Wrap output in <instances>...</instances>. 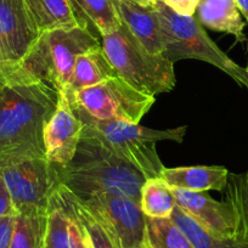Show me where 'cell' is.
Returning a JSON list of instances; mask_svg holds the SVG:
<instances>
[{
    "label": "cell",
    "mask_w": 248,
    "mask_h": 248,
    "mask_svg": "<svg viewBox=\"0 0 248 248\" xmlns=\"http://www.w3.org/2000/svg\"><path fill=\"white\" fill-rule=\"evenodd\" d=\"M170 219L185 233L194 248H248L237 238H224L213 233L190 214L184 212L178 204Z\"/></svg>",
    "instance_id": "cell-20"
},
{
    "label": "cell",
    "mask_w": 248,
    "mask_h": 248,
    "mask_svg": "<svg viewBox=\"0 0 248 248\" xmlns=\"http://www.w3.org/2000/svg\"><path fill=\"white\" fill-rule=\"evenodd\" d=\"M176 206L173 189L161 178L145 180L141 187L140 208L150 218H170Z\"/></svg>",
    "instance_id": "cell-21"
},
{
    "label": "cell",
    "mask_w": 248,
    "mask_h": 248,
    "mask_svg": "<svg viewBox=\"0 0 248 248\" xmlns=\"http://www.w3.org/2000/svg\"><path fill=\"white\" fill-rule=\"evenodd\" d=\"M196 14L204 27L233 35L236 42H246L245 22L235 0H199Z\"/></svg>",
    "instance_id": "cell-15"
},
{
    "label": "cell",
    "mask_w": 248,
    "mask_h": 248,
    "mask_svg": "<svg viewBox=\"0 0 248 248\" xmlns=\"http://www.w3.org/2000/svg\"><path fill=\"white\" fill-rule=\"evenodd\" d=\"M132 1L142 6H155V3H156V0H132Z\"/></svg>",
    "instance_id": "cell-30"
},
{
    "label": "cell",
    "mask_w": 248,
    "mask_h": 248,
    "mask_svg": "<svg viewBox=\"0 0 248 248\" xmlns=\"http://www.w3.org/2000/svg\"><path fill=\"white\" fill-rule=\"evenodd\" d=\"M57 197L65 211L78 221L82 230L89 238L93 248H122L114 233L104 223L95 218L70 191L61 185L57 190Z\"/></svg>",
    "instance_id": "cell-19"
},
{
    "label": "cell",
    "mask_w": 248,
    "mask_h": 248,
    "mask_svg": "<svg viewBox=\"0 0 248 248\" xmlns=\"http://www.w3.org/2000/svg\"><path fill=\"white\" fill-rule=\"evenodd\" d=\"M83 123L76 114L65 92H59L56 109L44 125L45 157L51 163L63 167L71 162L78 149Z\"/></svg>",
    "instance_id": "cell-10"
},
{
    "label": "cell",
    "mask_w": 248,
    "mask_h": 248,
    "mask_svg": "<svg viewBox=\"0 0 248 248\" xmlns=\"http://www.w3.org/2000/svg\"><path fill=\"white\" fill-rule=\"evenodd\" d=\"M38 37L25 0H0V67L17 65Z\"/></svg>",
    "instance_id": "cell-11"
},
{
    "label": "cell",
    "mask_w": 248,
    "mask_h": 248,
    "mask_svg": "<svg viewBox=\"0 0 248 248\" xmlns=\"http://www.w3.org/2000/svg\"><path fill=\"white\" fill-rule=\"evenodd\" d=\"M145 246L147 248H194L189 238L170 218L146 217Z\"/></svg>",
    "instance_id": "cell-22"
},
{
    "label": "cell",
    "mask_w": 248,
    "mask_h": 248,
    "mask_svg": "<svg viewBox=\"0 0 248 248\" xmlns=\"http://www.w3.org/2000/svg\"><path fill=\"white\" fill-rule=\"evenodd\" d=\"M236 4L238 6V10H240L241 15L246 18V21L248 22V0H235Z\"/></svg>",
    "instance_id": "cell-29"
},
{
    "label": "cell",
    "mask_w": 248,
    "mask_h": 248,
    "mask_svg": "<svg viewBox=\"0 0 248 248\" xmlns=\"http://www.w3.org/2000/svg\"><path fill=\"white\" fill-rule=\"evenodd\" d=\"M161 1L174 13L183 16H194L199 5V0H161Z\"/></svg>",
    "instance_id": "cell-26"
},
{
    "label": "cell",
    "mask_w": 248,
    "mask_h": 248,
    "mask_svg": "<svg viewBox=\"0 0 248 248\" xmlns=\"http://www.w3.org/2000/svg\"><path fill=\"white\" fill-rule=\"evenodd\" d=\"M122 23L154 55H163L164 37L154 6H142L132 0H113Z\"/></svg>",
    "instance_id": "cell-13"
},
{
    "label": "cell",
    "mask_w": 248,
    "mask_h": 248,
    "mask_svg": "<svg viewBox=\"0 0 248 248\" xmlns=\"http://www.w3.org/2000/svg\"><path fill=\"white\" fill-rule=\"evenodd\" d=\"M75 197L114 233L122 248L144 247L146 216L142 213L138 202L129 197L108 192Z\"/></svg>",
    "instance_id": "cell-9"
},
{
    "label": "cell",
    "mask_w": 248,
    "mask_h": 248,
    "mask_svg": "<svg viewBox=\"0 0 248 248\" xmlns=\"http://www.w3.org/2000/svg\"><path fill=\"white\" fill-rule=\"evenodd\" d=\"M173 192L176 204L209 231L224 238H236L237 221L230 202L217 201L206 191L173 189Z\"/></svg>",
    "instance_id": "cell-12"
},
{
    "label": "cell",
    "mask_w": 248,
    "mask_h": 248,
    "mask_svg": "<svg viewBox=\"0 0 248 248\" xmlns=\"http://www.w3.org/2000/svg\"><path fill=\"white\" fill-rule=\"evenodd\" d=\"M10 214H16V212L14 208L13 201H11L8 186H6L3 176L0 175V218L10 216Z\"/></svg>",
    "instance_id": "cell-28"
},
{
    "label": "cell",
    "mask_w": 248,
    "mask_h": 248,
    "mask_svg": "<svg viewBox=\"0 0 248 248\" xmlns=\"http://www.w3.org/2000/svg\"><path fill=\"white\" fill-rule=\"evenodd\" d=\"M226 201L232 206L237 221L238 241L248 247V179L247 174H229L225 189Z\"/></svg>",
    "instance_id": "cell-23"
},
{
    "label": "cell",
    "mask_w": 248,
    "mask_h": 248,
    "mask_svg": "<svg viewBox=\"0 0 248 248\" xmlns=\"http://www.w3.org/2000/svg\"><path fill=\"white\" fill-rule=\"evenodd\" d=\"M79 27L99 39L122 26L113 0H70Z\"/></svg>",
    "instance_id": "cell-17"
},
{
    "label": "cell",
    "mask_w": 248,
    "mask_h": 248,
    "mask_svg": "<svg viewBox=\"0 0 248 248\" xmlns=\"http://www.w3.org/2000/svg\"><path fill=\"white\" fill-rule=\"evenodd\" d=\"M229 170L221 166H194L166 168L161 178L171 189H184L190 191H225L228 185Z\"/></svg>",
    "instance_id": "cell-14"
},
{
    "label": "cell",
    "mask_w": 248,
    "mask_h": 248,
    "mask_svg": "<svg viewBox=\"0 0 248 248\" xmlns=\"http://www.w3.org/2000/svg\"><path fill=\"white\" fill-rule=\"evenodd\" d=\"M60 185L77 197L117 194L140 204L146 178L95 140L82 137L76 155L66 166H59Z\"/></svg>",
    "instance_id": "cell-2"
},
{
    "label": "cell",
    "mask_w": 248,
    "mask_h": 248,
    "mask_svg": "<svg viewBox=\"0 0 248 248\" xmlns=\"http://www.w3.org/2000/svg\"><path fill=\"white\" fill-rule=\"evenodd\" d=\"M67 97L71 104L96 119L134 124H139L156 101L155 96L135 89L119 76H113L100 84L67 95Z\"/></svg>",
    "instance_id": "cell-8"
},
{
    "label": "cell",
    "mask_w": 248,
    "mask_h": 248,
    "mask_svg": "<svg viewBox=\"0 0 248 248\" xmlns=\"http://www.w3.org/2000/svg\"><path fill=\"white\" fill-rule=\"evenodd\" d=\"M3 176L16 214L46 216L60 187L59 166L42 158L0 161Z\"/></svg>",
    "instance_id": "cell-7"
},
{
    "label": "cell",
    "mask_w": 248,
    "mask_h": 248,
    "mask_svg": "<svg viewBox=\"0 0 248 248\" xmlns=\"http://www.w3.org/2000/svg\"><path fill=\"white\" fill-rule=\"evenodd\" d=\"M25 3L38 35L50 31L79 27L70 0H25Z\"/></svg>",
    "instance_id": "cell-16"
},
{
    "label": "cell",
    "mask_w": 248,
    "mask_h": 248,
    "mask_svg": "<svg viewBox=\"0 0 248 248\" xmlns=\"http://www.w3.org/2000/svg\"><path fill=\"white\" fill-rule=\"evenodd\" d=\"M101 46V39L82 27L42 33L18 62V68L57 92H65L79 55Z\"/></svg>",
    "instance_id": "cell-5"
},
{
    "label": "cell",
    "mask_w": 248,
    "mask_h": 248,
    "mask_svg": "<svg viewBox=\"0 0 248 248\" xmlns=\"http://www.w3.org/2000/svg\"><path fill=\"white\" fill-rule=\"evenodd\" d=\"M141 248H147V247H146V246H144V247H141Z\"/></svg>",
    "instance_id": "cell-32"
},
{
    "label": "cell",
    "mask_w": 248,
    "mask_h": 248,
    "mask_svg": "<svg viewBox=\"0 0 248 248\" xmlns=\"http://www.w3.org/2000/svg\"><path fill=\"white\" fill-rule=\"evenodd\" d=\"M101 47L117 76L141 93L156 96L175 87L173 62L147 51L123 23L101 37Z\"/></svg>",
    "instance_id": "cell-4"
},
{
    "label": "cell",
    "mask_w": 248,
    "mask_h": 248,
    "mask_svg": "<svg viewBox=\"0 0 248 248\" xmlns=\"http://www.w3.org/2000/svg\"><path fill=\"white\" fill-rule=\"evenodd\" d=\"M47 228L46 216L16 214L10 248H44Z\"/></svg>",
    "instance_id": "cell-24"
},
{
    "label": "cell",
    "mask_w": 248,
    "mask_h": 248,
    "mask_svg": "<svg viewBox=\"0 0 248 248\" xmlns=\"http://www.w3.org/2000/svg\"><path fill=\"white\" fill-rule=\"evenodd\" d=\"M83 123L82 137L95 140L124 162L134 167L146 179L161 176L164 166L157 154V142L171 140L181 144L187 127L150 129L123 121H101L72 104Z\"/></svg>",
    "instance_id": "cell-3"
},
{
    "label": "cell",
    "mask_w": 248,
    "mask_h": 248,
    "mask_svg": "<svg viewBox=\"0 0 248 248\" xmlns=\"http://www.w3.org/2000/svg\"><path fill=\"white\" fill-rule=\"evenodd\" d=\"M44 248H72L70 238V217L55 194L47 214V228Z\"/></svg>",
    "instance_id": "cell-25"
},
{
    "label": "cell",
    "mask_w": 248,
    "mask_h": 248,
    "mask_svg": "<svg viewBox=\"0 0 248 248\" xmlns=\"http://www.w3.org/2000/svg\"><path fill=\"white\" fill-rule=\"evenodd\" d=\"M155 10L164 37L163 56L175 63L179 60L194 59L211 63L232 78L238 85L248 88L246 70L230 59L203 30L194 16L178 15L156 0Z\"/></svg>",
    "instance_id": "cell-6"
},
{
    "label": "cell",
    "mask_w": 248,
    "mask_h": 248,
    "mask_svg": "<svg viewBox=\"0 0 248 248\" xmlns=\"http://www.w3.org/2000/svg\"><path fill=\"white\" fill-rule=\"evenodd\" d=\"M245 70H246V76H247V82H248V65H247V67L245 68ZM247 89H248V88H247Z\"/></svg>",
    "instance_id": "cell-31"
},
{
    "label": "cell",
    "mask_w": 248,
    "mask_h": 248,
    "mask_svg": "<svg viewBox=\"0 0 248 248\" xmlns=\"http://www.w3.org/2000/svg\"><path fill=\"white\" fill-rule=\"evenodd\" d=\"M59 92L17 66L0 67V161L45 157L44 125Z\"/></svg>",
    "instance_id": "cell-1"
},
{
    "label": "cell",
    "mask_w": 248,
    "mask_h": 248,
    "mask_svg": "<svg viewBox=\"0 0 248 248\" xmlns=\"http://www.w3.org/2000/svg\"><path fill=\"white\" fill-rule=\"evenodd\" d=\"M247 179H248V173H247Z\"/></svg>",
    "instance_id": "cell-33"
},
{
    "label": "cell",
    "mask_w": 248,
    "mask_h": 248,
    "mask_svg": "<svg viewBox=\"0 0 248 248\" xmlns=\"http://www.w3.org/2000/svg\"><path fill=\"white\" fill-rule=\"evenodd\" d=\"M117 76L101 46L89 50L77 57L65 93L73 95L79 90L102 83Z\"/></svg>",
    "instance_id": "cell-18"
},
{
    "label": "cell",
    "mask_w": 248,
    "mask_h": 248,
    "mask_svg": "<svg viewBox=\"0 0 248 248\" xmlns=\"http://www.w3.org/2000/svg\"><path fill=\"white\" fill-rule=\"evenodd\" d=\"M15 221L16 214H10V216L0 218V248H10Z\"/></svg>",
    "instance_id": "cell-27"
}]
</instances>
